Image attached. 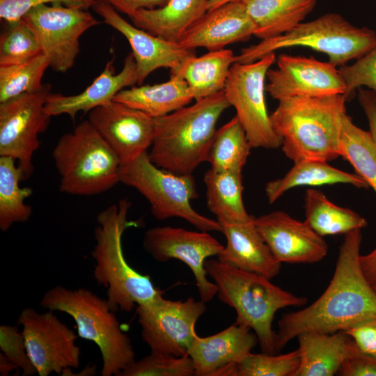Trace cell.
Segmentation results:
<instances>
[{
	"instance_id": "obj_11",
	"label": "cell",
	"mask_w": 376,
	"mask_h": 376,
	"mask_svg": "<svg viewBox=\"0 0 376 376\" xmlns=\"http://www.w3.org/2000/svg\"><path fill=\"white\" fill-rule=\"evenodd\" d=\"M52 86L0 103V156L17 161L24 180L33 171V157L40 147L39 134L46 131L51 117L45 104Z\"/></svg>"
},
{
	"instance_id": "obj_31",
	"label": "cell",
	"mask_w": 376,
	"mask_h": 376,
	"mask_svg": "<svg viewBox=\"0 0 376 376\" xmlns=\"http://www.w3.org/2000/svg\"><path fill=\"white\" fill-rule=\"evenodd\" d=\"M305 221L322 237L347 234L365 228L366 220L353 210L336 205L323 192L308 189L304 197Z\"/></svg>"
},
{
	"instance_id": "obj_39",
	"label": "cell",
	"mask_w": 376,
	"mask_h": 376,
	"mask_svg": "<svg viewBox=\"0 0 376 376\" xmlns=\"http://www.w3.org/2000/svg\"><path fill=\"white\" fill-rule=\"evenodd\" d=\"M339 70L345 82L347 101L362 86L376 93V45L353 64L340 66Z\"/></svg>"
},
{
	"instance_id": "obj_22",
	"label": "cell",
	"mask_w": 376,
	"mask_h": 376,
	"mask_svg": "<svg viewBox=\"0 0 376 376\" xmlns=\"http://www.w3.org/2000/svg\"><path fill=\"white\" fill-rule=\"evenodd\" d=\"M226 245L217 260L230 267L272 279L277 276L281 263L274 256L258 232L254 217L234 221H219Z\"/></svg>"
},
{
	"instance_id": "obj_30",
	"label": "cell",
	"mask_w": 376,
	"mask_h": 376,
	"mask_svg": "<svg viewBox=\"0 0 376 376\" xmlns=\"http://www.w3.org/2000/svg\"><path fill=\"white\" fill-rule=\"evenodd\" d=\"M207 205L218 221L234 222L249 219L242 199V173L207 170L203 177Z\"/></svg>"
},
{
	"instance_id": "obj_25",
	"label": "cell",
	"mask_w": 376,
	"mask_h": 376,
	"mask_svg": "<svg viewBox=\"0 0 376 376\" xmlns=\"http://www.w3.org/2000/svg\"><path fill=\"white\" fill-rule=\"evenodd\" d=\"M209 0H169L162 7L141 9L128 17L132 24L163 40L179 42L185 32L207 11Z\"/></svg>"
},
{
	"instance_id": "obj_1",
	"label": "cell",
	"mask_w": 376,
	"mask_h": 376,
	"mask_svg": "<svg viewBox=\"0 0 376 376\" xmlns=\"http://www.w3.org/2000/svg\"><path fill=\"white\" fill-rule=\"evenodd\" d=\"M361 240V229L345 234L326 290L310 306L282 315L275 332L276 352L306 331L331 334L376 320V292L360 264Z\"/></svg>"
},
{
	"instance_id": "obj_37",
	"label": "cell",
	"mask_w": 376,
	"mask_h": 376,
	"mask_svg": "<svg viewBox=\"0 0 376 376\" xmlns=\"http://www.w3.org/2000/svg\"><path fill=\"white\" fill-rule=\"evenodd\" d=\"M42 54L38 40L26 21L9 24L0 37V66L20 63Z\"/></svg>"
},
{
	"instance_id": "obj_4",
	"label": "cell",
	"mask_w": 376,
	"mask_h": 376,
	"mask_svg": "<svg viewBox=\"0 0 376 376\" xmlns=\"http://www.w3.org/2000/svg\"><path fill=\"white\" fill-rule=\"evenodd\" d=\"M229 107L222 91L154 118L150 160L175 174L192 175L198 166L207 162L217 123Z\"/></svg>"
},
{
	"instance_id": "obj_40",
	"label": "cell",
	"mask_w": 376,
	"mask_h": 376,
	"mask_svg": "<svg viewBox=\"0 0 376 376\" xmlns=\"http://www.w3.org/2000/svg\"><path fill=\"white\" fill-rule=\"evenodd\" d=\"M0 349L1 352L21 368L22 375L38 374L29 356L23 333L17 327L0 326Z\"/></svg>"
},
{
	"instance_id": "obj_5",
	"label": "cell",
	"mask_w": 376,
	"mask_h": 376,
	"mask_svg": "<svg viewBox=\"0 0 376 376\" xmlns=\"http://www.w3.org/2000/svg\"><path fill=\"white\" fill-rule=\"evenodd\" d=\"M205 267L217 287L219 299L235 309V322L254 331L262 352L276 354L272 329L276 313L288 306H302L307 299L281 288L263 276L219 260H206Z\"/></svg>"
},
{
	"instance_id": "obj_15",
	"label": "cell",
	"mask_w": 376,
	"mask_h": 376,
	"mask_svg": "<svg viewBox=\"0 0 376 376\" xmlns=\"http://www.w3.org/2000/svg\"><path fill=\"white\" fill-rule=\"evenodd\" d=\"M145 251L156 261L166 263L177 259L194 274L201 300L209 302L217 293V287L207 279L206 260L218 256L224 249L208 232L191 231L172 226H157L147 230L143 239Z\"/></svg>"
},
{
	"instance_id": "obj_9",
	"label": "cell",
	"mask_w": 376,
	"mask_h": 376,
	"mask_svg": "<svg viewBox=\"0 0 376 376\" xmlns=\"http://www.w3.org/2000/svg\"><path fill=\"white\" fill-rule=\"evenodd\" d=\"M120 182L134 188L149 202L158 220L185 219L201 231L221 232L217 220L197 212L190 201L198 197L193 175H178L156 166L145 152L133 161L121 164Z\"/></svg>"
},
{
	"instance_id": "obj_41",
	"label": "cell",
	"mask_w": 376,
	"mask_h": 376,
	"mask_svg": "<svg viewBox=\"0 0 376 376\" xmlns=\"http://www.w3.org/2000/svg\"><path fill=\"white\" fill-rule=\"evenodd\" d=\"M97 0H0V17L8 25L23 18L33 8L48 3H61L70 7L87 10Z\"/></svg>"
},
{
	"instance_id": "obj_34",
	"label": "cell",
	"mask_w": 376,
	"mask_h": 376,
	"mask_svg": "<svg viewBox=\"0 0 376 376\" xmlns=\"http://www.w3.org/2000/svg\"><path fill=\"white\" fill-rule=\"evenodd\" d=\"M340 156L376 194V146L370 132L357 126L347 113L343 118Z\"/></svg>"
},
{
	"instance_id": "obj_20",
	"label": "cell",
	"mask_w": 376,
	"mask_h": 376,
	"mask_svg": "<svg viewBox=\"0 0 376 376\" xmlns=\"http://www.w3.org/2000/svg\"><path fill=\"white\" fill-rule=\"evenodd\" d=\"M256 29L242 0L233 1L207 10L185 32L179 43L188 49L218 50L247 41Z\"/></svg>"
},
{
	"instance_id": "obj_42",
	"label": "cell",
	"mask_w": 376,
	"mask_h": 376,
	"mask_svg": "<svg viewBox=\"0 0 376 376\" xmlns=\"http://www.w3.org/2000/svg\"><path fill=\"white\" fill-rule=\"evenodd\" d=\"M364 354L376 357V320L356 324L345 331Z\"/></svg>"
},
{
	"instance_id": "obj_2",
	"label": "cell",
	"mask_w": 376,
	"mask_h": 376,
	"mask_svg": "<svg viewBox=\"0 0 376 376\" xmlns=\"http://www.w3.org/2000/svg\"><path fill=\"white\" fill-rule=\"evenodd\" d=\"M346 101L340 94L279 100L270 119L285 155L294 163L329 162L340 156Z\"/></svg>"
},
{
	"instance_id": "obj_14",
	"label": "cell",
	"mask_w": 376,
	"mask_h": 376,
	"mask_svg": "<svg viewBox=\"0 0 376 376\" xmlns=\"http://www.w3.org/2000/svg\"><path fill=\"white\" fill-rule=\"evenodd\" d=\"M54 312L39 313L29 307L17 319L29 356L40 376L61 375L66 368H77L80 363L77 334Z\"/></svg>"
},
{
	"instance_id": "obj_13",
	"label": "cell",
	"mask_w": 376,
	"mask_h": 376,
	"mask_svg": "<svg viewBox=\"0 0 376 376\" xmlns=\"http://www.w3.org/2000/svg\"><path fill=\"white\" fill-rule=\"evenodd\" d=\"M205 311V303L194 297L174 301L161 295L137 305L143 340L150 352L187 356L198 335L195 325Z\"/></svg>"
},
{
	"instance_id": "obj_23",
	"label": "cell",
	"mask_w": 376,
	"mask_h": 376,
	"mask_svg": "<svg viewBox=\"0 0 376 376\" xmlns=\"http://www.w3.org/2000/svg\"><path fill=\"white\" fill-rule=\"evenodd\" d=\"M258 343L249 327L235 322L214 335H197L188 355L193 361L195 375L215 376L223 368L242 361Z\"/></svg>"
},
{
	"instance_id": "obj_24",
	"label": "cell",
	"mask_w": 376,
	"mask_h": 376,
	"mask_svg": "<svg viewBox=\"0 0 376 376\" xmlns=\"http://www.w3.org/2000/svg\"><path fill=\"white\" fill-rule=\"evenodd\" d=\"M297 338L300 363L294 376H332L347 359L361 352L343 331L331 334L306 331Z\"/></svg>"
},
{
	"instance_id": "obj_17",
	"label": "cell",
	"mask_w": 376,
	"mask_h": 376,
	"mask_svg": "<svg viewBox=\"0 0 376 376\" xmlns=\"http://www.w3.org/2000/svg\"><path fill=\"white\" fill-rule=\"evenodd\" d=\"M88 120L121 164L133 161L152 146L154 118L125 104L111 100L91 111Z\"/></svg>"
},
{
	"instance_id": "obj_3",
	"label": "cell",
	"mask_w": 376,
	"mask_h": 376,
	"mask_svg": "<svg viewBox=\"0 0 376 376\" xmlns=\"http://www.w3.org/2000/svg\"><path fill=\"white\" fill-rule=\"evenodd\" d=\"M131 205L127 198L120 199L96 217L95 244L92 251L93 278L98 285L107 288V301L114 312H130L134 306L163 295L150 276L135 270L124 256L123 235L127 228L138 224L127 219Z\"/></svg>"
},
{
	"instance_id": "obj_44",
	"label": "cell",
	"mask_w": 376,
	"mask_h": 376,
	"mask_svg": "<svg viewBox=\"0 0 376 376\" xmlns=\"http://www.w3.org/2000/svg\"><path fill=\"white\" fill-rule=\"evenodd\" d=\"M109 3L117 11L129 16L141 9H154L165 5L169 0H102Z\"/></svg>"
},
{
	"instance_id": "obj_48",
	"label": "cell",
	"mask_w": 376,
	"mask_h": 376,
	"mask_svg": "<svg viewBox=\"0 0 376 376\" xmlns=\"http://www.w3.org/2000/svg\"><path fill=\"white\" fill-rule=\"evenodd\" d=\"M239 1V0H209L207 3V10H212L224 3H226L230 1Z\"/></svg>"
},
{
	"instance_id": "obj_27",
	"label": "cell",
	"mask_w": 376,
	"mask_h": 376,
	"mask_svg": "<svg viewBox=\"0 0 376 376\" xmlns=\"http://www.w3.org/2000/svg\"><path fill=\"white\" fill-rule=\"evenodd\" d=\"M113 100L139 109L154 118L178 110L194 100L187 82L178 77L153 85H138L120 91Z\"/></svg>"
},
{
	"instance_id": "obj_19",
	"label": "cell",
	"mask_w": 376,
	"mask_h": 376,
	"mask_svg": "<svg viewBox=\"0 0 376 376\" xmlns=\"http://www.w3.org/2000/svg\"><path fill=\"white\" fill-rule=\"evenodd\" d=\"M255 225L276 259L281 263H314L327 254L323 237L304 221L283 211L254 217Z\"/></svg>"
},
{
	"instance_id": "obj_49",
	"label": "cell",
	"mask_w": 376,
	"mask_h": 376,
	"mask_svg": "<svg viewBox=\"0 0 376 376\" xmlns=\"http://www.w3.org/2000/svg\"><path fill=\"white\" fill-rule=\"evenodd\" d=\"M373 287L374 290H375V292H376V283H375L374 285H373Z\"/></svg>"
},
{
	"instance_id": "obj_32",
	"label": "cell",
	"mask_w": 376,
	"mask_h": 376,
	"mask_svg": "<svg viewBox=\"0 0 376 376\" xmlns=\"http://www.w3.org/2000/svg\"><path fill=\"white\" fill-rule=\"evenodd\" d=\"M23 173L17 161L0 156V230L6 232L17 223L28 221L32 207L25 200L33 194L31 188L21 187Z\"/></svg>"
},
{
	"instance_id": "obj_45",
	"label": "cell",
	"mask_w": 376,
	"mask_h": 376,
	"mask_svg": "<svg viewBox=\"0 0 376 376\" xmlns=\"http://www.w3.org/2000/svg\"><path fill=\"white\" fill-rule=\"evenodd\" d=\"M358 100L367 117L370 132L376 146V93L359 88Z\"/></svg>"
},
{
	"instance_id": "obj_16",
	"label": "cell",
	"mask_w": 376,
	"mask_h": 376,
	"mask_svg": "<svg viewBox=\"0 0 376 376\" xmlns=\"http://www.w3.org/2000/svg\"><path fill=\"white\" fill-rule=\"evenodd\" d=\"M267 73L265 91L278 101L292 97L344 95L345 80L336 66L313 57L279 54Z\"/></svg>"
},
{
	"instance_id": "obj_28",
	"label": "cell",
	"mask_w": 376,
	"mask_h": 376,
	"mask_svg": "<svg viewBox=\"0 0 376 376\" xmlns=\"http://www.w3.org/2000/svg\"><path fill=\"white\" fill-rule=\"evenodd\" d=\"M318 0H242L256 24L254 36L265 40L284 34L301 23Z\"/></svg>"
},
{
	"instance_id": "obj_46",
	"label": "cell",
	"mask_w": 376,
	"mask_h": 376,
	"mask_svg": "<svg viewBox=\"0 0 376 376\" xmlns=\"http://www.w3.org/2000/svg\"><path fill=\"white\" fill-rule=\"evenodd\" d=\"M360 264L366 279L374 285L376 283V248L368 254L361 256Z\"/></svg>"
},
{
	"instance_id": "obj_8",
	"label": "cell",
	"mask_w": 376,
	"mask_h": 376,
	"mask_svg": "<svg viewBox=\"0 0 376 376\" xmlns=\"http://www.w3.org/2000/svg\"><path fill=\"white\" fill-rule=\"evenodd\" d=\"M375 45L373 30L359 28L340 14L329 13L301 22L284 34L243 48L235 56V62L249 63L281 49L304 47L325 54L329 63L340 67L359 58Z\"/></svg>"
},
{
	"instance_id": "obj_33",
	"label": "cell",
	"mask_w": 376,
	"mask_h": 376,
	"mask_svg": "<svg viewBox=\"0 0 376 376\" xmlns=\"http://www.w3.org/2000/svg\"><path fill=\"white\" fill-rule=\"evenodd\" d=\"M251 148L246 132L235 116L217 130L207 162L215 170L242 173Z\"/></svg>"
},
{
	"instance_id": "obj_10",
	"label": "cell",
	"mask_w": 376,
	"mask_h": 376,
	"mask_svg": "<svg viewBox=\"0 0 376 376\" xmlns=\"http://www.w3.org/2000/svg\"><path fill=\"white\" fill-rule=\"evenodd\" d=\"M276 60L272 52L252 63L235 62L224 89L252 148L281 146L282 140L273 128L265 97L267 73Z\"/></svg>"
},
{
	"instance_id": "obj_38",
	"label": "cell",
	"mask_w": 376,
	"mask_h": 376,
	"mask_svg": "<svg viewBox=\"0 0 376 376\" xmlns=\"http://www.w3.org/2000/svg\"><path fill=\"white\" fill-rule=\"evenodd\" d=\"M195 368L189 355H175L150 352V354L134 361L118 376H192Z\"/></svg>"
},
{
	"instance_id": "obj_35",
	"label": "cell",
	"mask_w": 376,
	"mask_h": 376,
	"mask_svg": "<svg viewBox=\"0 0 376 376\" xmlns=\"http://www.w3.org/2000/svg\"><path fill=\"white\" fill-rule=\"evenodd\" d=\"M49 67L43 54L20 63L0 66V103L39 90Z\"/></svg>"
},
{
	"instance_id": "obj_26",
	"label": "cell",
	"mask_w": 376,
	"mask_h": 376,
	"mask_svg": "<svg viewBox=\"0 0 376 376\" xmlns=\"http://www.w3.org/2000/svg\"><path fill=\"white\" fill-rule=\"evenodd\" d=\"M235 62V55L231 49L209 51L201 56L187 58L175 71L170 72V77L184 79L194 100H198L224 91Z\"/></svg>"
},
{
	"instance_id": "obj_43",
	"label": "cell",
	"mask_w": 376,
	"mask_h": 376,
	"mask_svg": "<svg viewBox=\"0 0 376 376\" xmlns=\"http://www.w3.org/2000/svg\"><path fill=\"white\" fill-rule=\"evenodd\" d=\"M338 373L342 376H376V357L360 352L347 359Z\"/></svg>"
},
{
	"instance_id": "obj_29",
	"label": "cell",
	"mask_w": 376,
	"mask_h": 376,
	"mask_svg": "<svg viewBox=\"0 0 376 376\" xmlns=\"http://www.w3.org/2000/svg\"><path fill=\"white\" fill-rule=\"evenodd\" d=\"M350 184L358 188H369L367 182L357 173H351L334 168L327 162L304 160L294 166L282 178L265 185V194L273 203L285 191L299 186H320L333 184Z\"/></svg>"
},
{
	"instance_id": "obj_6",
	"label": "cell",
	"mask_w": 376,
	"mask_h": 376,
	"mask_svg": "<svg viewBox=\"0 0 376 376\" xmlns=\"http://www.w3.org/2000/svg\"><path fill=\"white\" fill-rule=\"evenodd\" d=\"M40 306L71 316L78 336L99 347L102 359L101 375L118 376L135 361L131 340L122 330L107 299L86 288L72 290L58 285L44 294Z\"/></svg>"
},
{
	"instance_id": "obj_21",
	"label": "cell",
	"mask_w": 376,
	"mask_h": 376,
	"mask_svg": "<svg viewBox=\"0 0 376 376\" xmlns=\"http://www.w3.org/2000/svg\"><path fill=\"white\" fill-rule=\"evenodd\" d=\"M113 61H108L99 76L80 93L65 95L50 93L45 104L47 114L50 117L65 114L74 120L79 112H90L113 100L125 87L138 85L137 68L132 52L125 58L118 73L114 72Z\"/></svg>"
},
{
	"instance_id": "obj_36",
	"label": "cell",
	"mask_w": 376,
	"mask_h": 376,
	"mask_svg": "<svg viewBox=\"0 0 376 376\" xmlns=\"http://www.w3.org/2000/svg\"><path fill=\"white\" fill-rule=\"evenodd\" d=\"M299 363L298 349L281 355L251 352L237 363L223 368L215 376H294Z\"/></svg>"
},
{
	"instance_id": "obj_18",
	"label": "cell",
	"mask_w": 376,
	"mask_h": 376,
	"mask_svg": "<svg viewBox=\"0 0 376 376\" xmlns=\"http://www.w3.org/2000/svg\"><path fill=\"white\" fill-rule=\"evenodd\" d=\"M92 8L104 24L128 41L136 65L138 85H141L153 71L161 68L175 71L187 58L196 55L194 49L163 40L128 22L107 2L97 0Z\"/></svg>"
},
{
	"instance_id": "obj_12",
	"label": "cell",
	"mask_w": 376,
	"mask_h": 376,
	"mask_svg": "<svg viewBox=\"0 0 376 376\" xmlns=\"http://www.w3.org/2000/svg\"><path fill=\"white\" fill-rule=\"evenodd\" d=\"M23 19L33 31L49 67L58 72L73 67L80 52L79 38L101 23L87 10L61 3L39 5Z\"/></svg>"
},
{
	"instance_id": "obj_47",
	"label": "cell",
	"mask_w": 376,
	"mask_h": 376,
	"mask_svg": "<svg viewBox=\"0 0 376 376\" xmlns=\"http://www.w3.org/2000/svg\"><path fill=\"white\" fill-rule=\"evenodd\" d=\"M19 368L18 366L8 359L2 352L0 353V375H9L10 373Z\"/></svg>"
},
{
	"instance_id": "obj_7",
	"label": "cell",
	"mask_w": 376,
	"mask_h": 376,
	"mask_svg": "<svg viewBox=\"0 0 376 376\" xmlns=\"http://www.w3.org/2000/svg\"><path fill=\"white\" fill-rule=\"evenodd\" d=\"M52 157L63 193L93 196L120 182V162L88 120L61 136Z\"/></svg>"
}]
</instances>
